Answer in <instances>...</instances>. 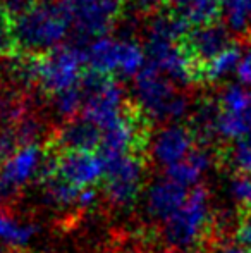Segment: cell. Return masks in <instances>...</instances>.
I'll return each mask as SVG.
<instances>
[{
  "label": "cell",
  "mask_w": 251,
  "mask_h": 253,
  "mask_svg": "<svg viewBox=\"0 0 251 253\" xmlns=\"http://www.w3.org/2000/svg\"><path fill=\"white\" fill-rule=\"evenodd\" d=\"M69 24L62 0H36L14 19L16 55H45L55 50L66 38Z\"/></svg>",
  "instance_id": "obj_1"
},
{
  "label": "cell",
  "mask_w": 251,
  "mask_h": 253,
  "mask_svg": "<svg viewBox=\"0 0 251 253\" xmlns=\"http://www.w3.org/2000/svg\"><path fill=\"white\" fill-rule=\"evenodd\" d=\"M134 98L144 117L158 123L178 124L191 109L188 97L178 93L176 84L150 64L134 78Z\"/></svg>",
  "instance_id": "obj_2"
},
{
  "label": "cell",
  "mask_w": 251,
  "mask_h": 253,
  "mask_svg": "<svg viewBox=\"0 0 251 253\" xmlns=\"http://www.w3.org/2000/svg\"><path fill=\"white\" fill-rule=\"evenodd\" d=\"M214 219L210 193L203 186H196L181 209L162 224V238L167 247L189 252L210 233Z\"/></svg>",
  "instance_id": "obj_3"
},
{
  "label": "cell",
  "mask_w": 251,
  "mask_h": 253,
  "mask_svg": "<svg viewBox=\"0 0 251 253\" xmlns=\"http://www.w3.org/2000/svg\"><path fill=\"white\" fill-rule=\"evenodd\" d=\"M81 88L84 93L81 114L84 119L100 127L102 133L114 126L131 107L122 84L112 76H102L93 71H86Z\"/></svg>",
  "instance_id": "obj_4"
},
{
  "label": "cell",
  "mask_w": 251,
  "mask_h": 253,
  "mask_svg": "<svg viewBox=\"0 0 251 253\" xmlns=\"http://www.w3.org/2000/svg\"><path fill=\"white\" fill-rule=\"evenodd\" d=\"M86 52L66 45L55 50L36 55V84L50 97L79 86L86 73Z\"/></svg>",
  "instance_id": "obj_5"
},
{
  "label": "cell",
  "mask_w": 251,
  "mask_h": 253,
  "mask_svg": "<svg viewBox=\"0 0 251 253\" xmlns=\"http://www.w3.org/2000/svg\"><path fill=\"white\" fill-rule=\"evenodd\" d=\"M105 160L104 191L114 207L127 209L140 198L144 184V160L141 153L108 157Z\"/></svg>",
  "instance_id": "obj_6"
},
{
  "label": "cell",
  "mask_w": 251,
  "mask_h": 253,
  "mask_svg": "<svg viewBox=\"0 0 251 253\" xmlns=\"http://www.w3.org/2000/svg\"><path fill=\"white\" fill-rule=\"evenodd\" d=\"M62 3L81 35L102 38L119 23L126 0H62Z\"/></svg>",
  "instance_id": "obj_7"
},
{
  "label": "cell",
  "mask_w": 251,
  "mask_h": 253,
  "mask_svg": "<svg viewBox=\"0 0 251 253\" xmlns=\"http://www.w3.org/2000/svg\"><path fill=\"white\" fill-rule=\"evenodd\" d=\"M50 160L47 150L40 143L24 145L0 164V181L10 195L38 177L41 179L50 166Z\"/></svg>",
  "instance_id": "obj_8"
},
{
  "label": "cell",
  "mask_w": 251,
  "mask_h": 253,
  "mask_svg": "<svg viewBox=\"0 0 251 253\" xmlns=\"http://www.w3.org/2000/svg\"><path fill=\"white\" fill-rule=\"evenodd\" d=\"M50 169L72 186L88 190L104 183L105 160L98 152H61L52 159Z\"/></svg>",
  "instance_id": "obj_9"
},
{
  "label": "cell",
  "mask_w": 251,
  "mask_h": 253,
  "mask_svg": "<svg viewBox=\"0 0 251 253\" xmlns=\"http://www.w3.org/2000/svg\"><path fill=\"white\" fill-rule=\"evenodd\" d=\"M194 133L182 124H167L155 133L150 143V155L162 169H171L189 155L194 148Z\"/></svg>",
  "instance_id": "obj_10"
},
{
  "label": "cell",
  "mask_w": 251,
  "mask_h": 253,
  "mask_svg": "<svg viewBox=\"0 0 251 253\" xmlns=\"http://www.w3.org/2000/svg\"><path fill=\"white\" fill-rule=\"evenodd\" d=\"M181 45L191 57V60L201 69L210 60H214L218 53L231 47V31L225 28V24L220 23L191 28L181 40Z\"/></svg>",
  "instance_id": "obj_11"
},
{
  "label": "cell",
  "mask_w": 251,
  "mask_h": 253,
  "mask_svg": "<svg viewBox=\"0 0 251 253\" xmlns=\"http://www.w3.org/2000/svg\"><path fill=\"white\" fill-rule=\"evenodd\" d=\"M191 190H186L181 184L172 181L171 177L164 176L146 188L144 193V210L155 220H160L162 224L172 217L181 205L186 202Z\"/></svg>",
  "instance_id": "obj_12"
},
{
  "label": "cell",
  "mask_w": 251,
  "mask_h": 253,
  "mask_svg": "<svg viewBox=\"0 0 251 253\" xmlns=\"http://www.w3.org/2000/svg\"><path fill=\"white\" fill-rule=\"evenodd\" d=\"M102 129L81 117L69 119L55 136V147L62 152H97L102 147Z\"/></svg>",
  "instance_id": "obj_13"
},
{
  "label": "cell",
  "mask_w": 251,
  "mask_h": 253,
  "mask_svg": "<svg viewBox=\"0 0 251 253\" xmlns=\"http://www.w3.org/2000/svg\"><path fill=\"white\" fill-rule=\"evenodd\" d=\"M167 14L188 28L217 23L222 14V0H167Z\"/></svg>",
  "instance_id": "obj_14"
},
{
  "label": "cell",
  "mask_w": 251,
  "mask_h": 253,
  "mask_svg": "<svg viewBox=\"0 0 251 253\" xmlns=\"http://www.w3.org/2000/svg\"><path fill=\"white\" fill-rule=\"evenodd\" d=\"M214 166V155L208 148H193L186 159H182L179 164L172 166L165 170V176L171 177L178 184H181L186 190H193L196 186H201V179L210 172Z\"/></svg>",
  "instance_id": "obj_15"
},
{
  "label": "cell",
  "mask_w": 251,
  "mask_h": 253,
  "mask_svg": "<svg viewBox=\"0 0 251 253\" xmlns=\"http://www.w3.org/2000/svg\"><path fill=\"white\" fill-rule=\"evenodd\" d=\"M121 52L122 40H112L107 37L95 38L86 48L88 71L114 78V74H119L121 69Z\"/></svg>",
  "instance_id": "obj_16"
},
{
  "label": "cell",
  "mask_w": 251,
  "mask_h": 253,
  "mask_svg": "<svg viewBox=\"0 0 251 253\" xmlns=\"http://www.w3.org/2000/svg\"><path fill=\"white\" fill-rule=\"evenodd\" d=\"M52 164V160H50ZM41 190H43L45 203L57 210H74L81 209V195L83 190L72 186L67 181L61 179L48 166L47 172L41 177Z\"/></svg>",
  "instance_id": "obj_17"
},
{
  "label": "cell",
  "mask_w": 251,
  "mask_h": 253,
  "mask_svg": "<svg viewBox=\"0 0 251 253\" xmlns=\"http://www.w3.org/2000/svg\"><path fill=\"white\" fill-rule=\"evenodd\" d=\"M38 227L31 222L16 219L10 213L0 210V243L9 248H23L33 241Z\"/></svg>",
  "instance_id": "obj_18"
},
{
  "label": "cell",
  "mask_w": 251,
  "mask_h": 253,
  "mask_svg": "<svg viewBox=\"0 0 251 253\" xmlns=\"http://www.w3.org/2000/svg\"><path fill=\"white\" fill-rule=\"evenodd\" d=\"M241 48L232 43L222 53H218L214 60H210L207 66L201 67V81L214 83V81H220L224 78H227L231 73H236L239 62H241Z\"/></svg>",
  "instance_id": "obj_19"
},
{
  "label": "cell",
  "mask_w": 251,
  "mask_h": 253,
  "mask_svg": "<svg viewBox=\"0 0 251 253\" xmlns=\"http://www.w3.org/2000/svg\"><path fill=\"white\" fill-rule=\"evenodd\" d=\"M222 17L231 33H248L251 30V0H222Z\"/></svg>",
  "instance_id": "obj_20"
},
{
  "label": "cell",
  "mask_w": 251,
  "mask_h": 253,
  "mask_svg": "<svg viewBox=\"0 0 251 253\" xmlns=\"http://www.w3.org/2000/svg\"><path fill=\"white\" fill-rule=\"evenodd\" d=\"M250 102L251 91L246 90V86H243V84H229V86H225L222 90L217 105L222 112L250 116Z\"/></svg>",
  "instance_id": "obj_21"
},
{
  "label": "cell",
  "mask_w": 251,
  "mask_h": 253,
  "mask_svg": "<svg viewBox=\"0 0 251 253\" xmlns=\"http://www.w3.org/2000/svg\"><path fill=\"white\" fill-rule=\"evenodd\" d=\"M227 195L236 207L251 210V174L236 172L227 181Z\"/></svg>",
  "instance_id": "obj_22"
},
{
  "label": "cell",
  "mask_w": 251,
  "mask_h": 253,
  "mask_svg": "<svg viewBox=\"0 0 251 253\" xmlns=\"http://www.w3.org/2000/svg\"><path fill=\"white\" fill-rule=\"evenodd\" d=\"M54 98V109L55 112L59 114L61 117H66L67 121L74 119L79 110H83L84 105V93H83V88L76 86L69 91H64L61 95H55Z\"/></svg>",
  "instance_id": "obj_23"
},
{
  "label": "cell",
  "mask_w": 251,
  "mask_h": 253,
  "mask_svg": "<svg viewBox=\"0 0 251 253\" xmlns=\"http://www.w3.org/2000/svg\"><path fill=\"white\" fill-rule=\"evenodd\" d=\"M229 162L238 169V172L251 174V133L232 143L229 150Z\"/></svg>",
  "instance_id": "obj_24"
},
{
  "label": "cell",
  "mask_w": 251,
  "mask_h": 253,
  "mask_svg": "<svg viewBox=\"0 0 251 253\" xmlns=\"http://www.w3.org/2000/svg\"><path fill=\"white\" fill-rule=\"evenodd\" d=\"M0 55H16V42H14V19L3 3L0 2Z\"/></svg>",
  "instance_id": "obj_25"
},
{
  "label": "cell",
  "mask_w": 251,
  "mask_h": 253,
  "mask_svg": "<svg viewBox=\"0 0 251 253\" xmlns=\"http://www.w3.org/2000/svg\"><path fill=\"white\" fill-rule=\"evenodd\" d=\"M23 147L17 134L16 127H0V160L9 159L12 153H16L19 148Z\"/></svg>",
  "instance_id": "obj_26"
},
{
  "label": "cell",
  "mask_w": 251,
  "mask_h": 253,
  "mask_svg": "<svg viewBox=\"0 0 251 253\" xmlns=\"http://www.w3.org/2000/svg\"><path fill=\"white\" fill-rule=\"evenodd\" d=\"M236 241L251 252V210L245 213L236 227Z\"/></svg>",
  "instance_id": "obj_27"
},
{
  "label": "cell",
  "mask_w": 251,
  "mask_h": 253,
  "mask_svg": "<svg viewBox=\"0 0 251 253\" xmlns=\"http://www.w3.org/2000/svg\"><path fill=\"white\" fill-rule=\"evenodd\" d=\"M236 74H238V80H239V83H241L243 86H250L251 88V48L248 52L243 53L241 62H239Z\"/></svg>",
  "instance_id": "obj_28"
},
{
  "label": "cell",
  "mask_w": 251,
  "mask_h": 253,
  "mask_svg": "<svg viewBox=\"0 0 251 253\" xmlns=\"http://www.w3.org/2000/svg\"><path fill=\"white\" fill-rule=\"evenodd\" d=\"M131 3L141 14H157V10L167 5V0H131Z\"/></svg>",
  "instance_id": "obj_29"
},
{
  "label": "cell",
  "mask_w": 251,
  "mask_h": 253,
  "mask_svg": "<svg viewBox=\"0 0 251 253\" xmlns=\"http://www.w3.org/2000/svg\"><path fill=\"white\" fill-rule=\"evenodd\" d=\"M210 253H251V252L246 250L238 241H220V243L214 245Z\"/></svg>",
  "instance_id": "obj_30"
},
{
  "label": "cell",
  "mask_w": 251,
  "mask_h": 253,
  "mask_svg": "<svg viewBox=\"0 0 251 253\" xmlns=\"http://www.w3.org/2000/svg\"><path fill=\"white\" fill-rule=\"evenodd\" d=\"M0 253H10L5 247H0Z\"/></svg>",
  "instance_id": "obj_31"
},
{
  "label": "cell",
  "mask_w": 251,
  "mask_h": 253,
  "mask_svg": "<svg viewBox=\"0 0 251 253\" xmlns=\"http://www.w3.org/2000/svg\"><path fill=\"white\" fill-rule=\"evenodd\" d=\"M182 253H198L196 250H189V252H182Z\"/></svg>",
  "instance_id": "obj_32"
},
{
  "label": "cell",
  "mask_w": 251,
  "mask_h": 253,
  "mask_svg": "<svg viewBox=\"0 0 251 253\" xmlns=\"http://www.w3.org/2000/svg\"><path fill=\"white\" fill-rule=\"evenodd\" d=\"M250 116H251V102H250Z\"/></svg>",
  "instance_id": "obj_33"
}]
</instances>
